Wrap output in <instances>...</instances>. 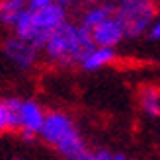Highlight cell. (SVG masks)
Masks as SVG:
<instances>
[{
    "label": "cell",
    "instance_id": "1",
    "mask_svg": "<svg viewBox=\"0 0 160 160\" xmlns=\"http://www.w3.org/2000/svg\"><path fill=\"white\" fill-rule=\"evenodd\" d=\"M94 47L90 31L80 28L76 22L67 20L62 26L49 35L45 41L41 55L55 67L68 68V67H78L84 55Z\"/></svg>",
    "mask_w": 160,
    "mask_h": 160
},
{
    "label": "cell",
    "instance_id": "2",
    "mask_svg": "<svg viewBox=\"0 0 160 160\" xmlns=\"http://www.w3.org/2000/svg\"><path fill=\"white\" fill-rule=\"evenodd\" d=\"M39 137L43 139L45 145L53 147L65 158L76 156L80 152H84V150H88L86 141L80 135L74 119L68 113H65V111H49L45 115Z\"/></svg>",
    "mask_w": 160,
    "mask_h": 160
},
{
    "label": "cell",
    "instance_id": "3",
    "mask_svg": "<svg viewBox=\"0 0 160 160\" xmlns=\"http://www.w3.org/2000/svg\"><path fill=\"white\" fill-rule=\"evenodd\" d=\"M10 113V131H18L23 141H33L39 135L45 121L47 111L35 100H22V98H4Z\"/></svg>",
    "mask_w": 160,
    "mask_h": 160
},
{
    "label": "cell",
    "instance_id": "4",
    "mask_svg": "<svg viewBox=\"0 0 160 160\" xmlns=\"http://www.w3.org/2000/svg\"><path fill=\"white\" fill-rule=\"evenodd\" d=\"M113 14L121 22L125 39H139L147 35L150 23L156 18V4L152 0H121Z\"/></svg>",
    "mask_w": 160,
    "mask_h": 160
},
{
    "label": "cell",
    "instance_id": "5",
    "mask_svg": "<svg viewBox=\"0 0 160 160\" xmlns=\"http://www.w3.org/2000/svg\"><path fill=\"white\" fill-rule=\"evenodd\" d=\"M29 16H31V23H33V29H35L33 47H37L41 51L49 35L68 20V8L61 6L57 2H51L49 6L41 8V10H35V12L29 10Z\"/></svg>",
    "mask_w": 160,
    "mask_h": 160
},
{
    "label": "cell",
    "instance_id": "6",
    "mask_svg": "<svg viewBox=\"0 0 160 160\" xmlns=\"http://www.w3.org/2000/svg\"><path fill=\"white\" fill-rule=\"evenodd\" d=\"M2 51L6 55V59L18 70H31L39 62V57H41V51L37 47H33L29 41H23V39L16 35L6 39Z\"/></svg>",
    "mask_w": 160,
    "mask_h": 160
},
{
    "label": "cell",
    "instance_id": "7",
    "mask_svg": "<svg viewBox=\"0 0 160 160\" xmlns=\"http://www.w3.org/2000/svg\"><path fill=\"white\" fill-rule=\"evenodd\" d=\"M90 37H92V43L96 47H108V49H115L125 39V31L121 22L117 20L115 14L108 16L103 22H100L92 31H90Z\"/></svg>",
    "mask_w": 160,
    "mask_h": 160
},
{
    "label": "cell",
    "instance_id": "8",
    "mask_svg": "<svg viewBox=\"0 0 160 160\" xmlns=\"http://www.w3.org/2000/svg\"><path fill=\"white\" fill-rule=\"evenodd\" d=\"M117 61V53L115 49H108V47H92L90 51L84 55V59L80 61V68L86 72H98V70L106 68L109 65H113Z\"/></svg>",
    "mask_w": 160,
    "mask_h": 160
},
{
    "label": "cell",
    "instance_id": "9",
    "mask_svg": "<svg viewBox=\"0 0 160 160\" xmlns=\"http://www.w3.org/2000/svg\"><path fill=\"white\" fill-rule=\"evenodd\" d=\"M113 8L115 6H109V4H102V2H88L78 14V20L76 23L80 28H84L86 31H92L100 22H103L108 16L113 14Z\"/></svg>",
    "mask_w": 160,
    "mask_h": 160
},
{
    "label": "cell",
    "instance_id": "10",
    "mask_svg": "<svg viewBox=\"0 0 160 160\" xmlns=\"http://www.w3.org/2000/svg\"><path fill=\"white\" fill-rule=\"evenodd\" d=\"M139 103L142 113L148 117H160V88L142 86L139 92Z\"/></svg>",
    "mask_w": 160,
    "mask_h": 160
},
{
    "label": "cell",
    "instance_id": "11",
    "mask_svg": "<svg viewBox=\"0 0 160 160\" xmlns=\"http://www.w3.org/2000/svg\"><path fill=\"white\" fill-rule=\"evenodd\" d=\"M28 0H2L0 2V22L6 28H12L20 12L26 10Z\"/></svg>",
    "mask_w": 160,
    "mask_h": 160
},
{
    "label": "cell",
    "instance_id": "12",
    "mask_svg": "<svg viewBox=\"0 0 160 160\" xmlns=\"http://www.w3.org/2000/svg\"><path fill=\"white\" fill-rule=\"evenodd\" d=\"M10 131V113H8L6 100L0 98V133Z\"/></svg>",
    "mask_w": 160,
    "mask_h": 160
},
{
    "label": "cell",
    "instance_id": "13",
    "mask_svg": "<svg viewBox=\"0 0 160 160\" xmlns=\"http://www.w3.org/2000/svg\"><path fill=\"white\" fill-rule=\"evenodd\" d=\"M147 35L152 39V41H160V18H158V16L154 18V22L150 23V28H148V31H147Z\"/></svg>",
    "mask_w": 160,
    "mask_h": 160
},
{
    "label": "cell",
    "instance_id": "14",
    "mask_svg": "<svg viewBox=\"0 0 160 160\" xmlns=\"http://www.w3.org/2000/svg\"><path fill=\"white\" fill-rule=\"evenodd\" d=\"M51 2H53V0H28L26 8H28V10H31V12H35V10H41V8L49 6Z\"/></svg>",
    "mask_w": 160,
    "mask_h": 160
},
{
    "label": "cell",
    "instance_id": "15",
    "mask_svg": "<svg viewBox=\"0 0 160 160\" xmlns=\"http://www.w3.org/2000/svg\"><path fill=\"white\" fill-rule=\"evenodd\" d=\"M92 160H113V152H109L106 148H100L92 152Z\"/></svg>",
    "mask_w": 160,
    "mask_h": 160
},
{
    "label": "cell",
    "instance_id": "16",
    "mask_svg": "<svg viewBox=\"0 0 160 160\" xmlns=\"http://www.w3.org/2000/svg\"><path fill=\"white\" fill-rule=\"evenodd\" d=\"M67 160H92V152H90V150H84V152H80L76 156H70Z\"/></svg>",
    "mask_w": 160,
    "mask_h": 160
},
{
    "label": "cell",
    "instance_id": "17",
    "mask_svg": "<svg viewBox=\"0 0 160 160\" xmlns=\"http://www.w3.org/2000/svg\"><path fill=\"white\" fill-rule=\"evenodd\" d=\"M53 2H57V4L65 6V8H70V6H76L80 2H84V0H53Z\"/></svg>",
    "mask_w": 160,
    "mask_h": 160
},
{
    "label": "cell",
    "instance_id": "18",
    "mask_svg": "<svg viewBox=\"0 0 160 160\" xmlns=\"http://www.w3.org/2000/svg\"><path fill=\"white\" fill-rule=\"evenodd\" d=\"M92 2H102V4H109V6H117L121 0H92Z\"/></svg>",
    "mask_w": 160,
    "mask_h": 160
},
{
    "label": "cell",
    "instance_id": "19",
    "mask_svg": "<svg viewBox=\"0 0 160 160\" xmlns=\"http://www.w3.org/2000/svg\"><path fill=\"white\" fill-rule=\"evenodd\" d=\"M14 160H26V158H20V156H18V158H14Z\"/></svg>",
    "mask_w": 160,
    "mask_h": 160
},
{
    "label": "cell",
    "instance_id": "20",
    "mask_svg": "<svg viewBox=\"0 0 160 160\" xmlns=\"http://www.w3.org/2000/svg\"><path fill=\"white\" fill-rule=\"evenodd\" d=\"M152 2H154V4H158V2H160V0H152Z\"/></svg>",
    "mask_w": 160,
    "mask_h": 160
},
{
    "label": "cell",
    "instance_id": "21",
    "mask_svg": "<svg viewBox=\"0 0 160 160\" xmlns=\"http://www.w3.org/2000/svg\"><path fill=\"white\" fill-rule=\"evenodd\" d=\"M0 2H2V0H0Z\"/></svg>",
    "mask_w": 160,
    "mask_h": 160
}]
</instances>
